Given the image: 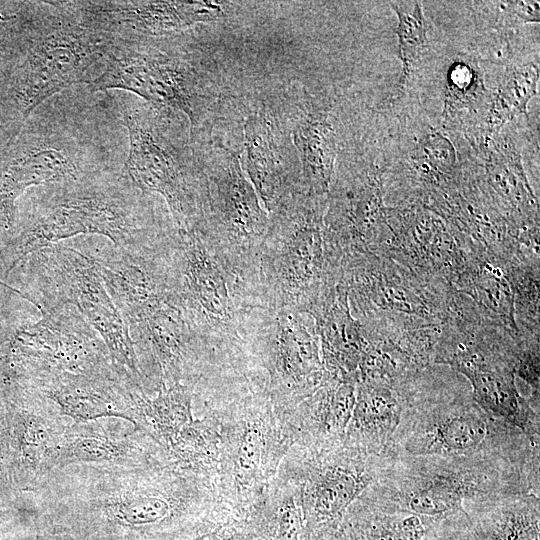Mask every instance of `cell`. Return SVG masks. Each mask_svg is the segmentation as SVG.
Instances as JSON below:
<instances>
[{"label": "cell", "mask_w": 540, "mask_h": 540, "mask_svg": "<svg viewBox=\"0 0 540 540\" xmlns=\"http://www.w3.org/2000/svg\"><path fill=\"white\" fill-rule=\"evenodd\" d=\"M32 495L57 527L113 540L164 538L220 500L215 478L163 461L135 467L70 465L53 471Z\"/></svg>", "instance_id": "cell-1"}, {"label": "cell", "mask_w": 540, "mask_h": 540, "mask_svg": "<svg viewBox=\"0 0 540 540\" xmlns=\"http://www.w3.org/2000/svg\"><path fill=\"white\" fill-rule=\"evenodd\" d=\"M402 391L401 420L385 455L487 457L539 469V442L483 409L451 368L429 365Z\"/></svg>", "instance_id": "cell-2"}, {"label": "cell", "mask_w": 540, "mask_h": 540, "mask_svg": "<svg viewBox=\"0 0 540 540\" xmlns=\"http://www.w3.org/2000/svg\"><path fill=\"white\" fill-rule=\"evenodd\" d=\"M44 188L28 224L4 250L7 273L29 253L69 237L103 235L126 249L155 244L172 230L156 219L151 195L121 169Z\"/></svg>", "instance_id": "cell-3"}, {"label": "cell", "mask_w": 540, "mask_h": 540, "mask_svg": "<svg viewBox=\"0 0 540 540\" xmlns=\"http://www.w3.org/2000/svg\"><path fill=\"white\" fill-rule=\"evenodd\" d=\"M539 469L487 457L387 456L357 499L389 512L443 519L467 504L539 495Z\"/></svg>", "instance_id": "cell-4"}, {"label": "cell", "mask_w": 540, "mask_h": 540, "mask_svg": "<svg viewBox=\"0 0 540 540\" xmlns=\"http://www.w3.org/2000/svg\"><path fill=\"white\" fill-rule=\"evenodd\" d=\"M19 19V61L10 92L22 120L53 96L96 79L114 36L88 18L76 1L28 2Z\"/></svg>", "instance_id": "cell-5"}, {"label": "cell", "mask_w": 540, "mask_h": 540, "mask_svg": "<svg viewBox=\"0 0 540 540\" xmlns=\"http://www.w3.org/2000/svg\"><path fill=\"white\" fill-rule=\"evenodd\" d=\"M199 399L202 414H212L219 426V499L246 517L275 478L293 441L273 407L262 377L224 387Z\"/></svg>", "instance_id": "cell-6"}, {"label": "cell", "mask_w": 540, "mask_h": 540, "mask_svg": "<svg viewBox=\"0 0 540 540\" xmlns=\"http://www.w3.org/2000/svg\"><path fill=\"white\" fill-rule=\"evenodd\" d=\"M327 196L297 190L270 213L258 260L262 309L308 310L338 284L340 260L326 242Z\"/></svg>", "instance_id": "cell-7"}, {"label": "cell", "mask_w": 540, "mask_h": 540, "mask_svg": "<svg viewBox=\"0 0 540 540\" xmlns=\"http://www.w3.org/2000/svg\"><path fill=\"white\" fill-rule=\"evenodd\" d=\"M109 97L127 129L122 173L143 193L165 199L177 229L196 228L203 216L205 179L184 141L178 113L125 94Z\"/></svg>", "instance_id": "cell-8"}, {"label": "cell", "mask_w": 540, "mask_h": 540, "mask_svg": "<svg viewBox=\"0 0 540 540\" xmlns=\"http://www.w3.org/2000/svg\"><path fill=\"white\" fill-rule=\"evenodd\" d=\"M168 252L175 295L217 369L228 371L245 364L244 330L252 311L235 279L195 228H175Z\"/></svg>", "instance_id": "cell-9"}, {"label": "cell", "mask_w": 540, "mask_h": 540, "mask_svg": "<svg viewBox=\"0 0 540 540\" xmlns=\"http://www.w3.org/2000/svg\"><path fill=\"white\" fill-rule=\"evenodd\" d=\"M176 44L168 36L115 37L101 73L86 88L92 93L128 91L157 108L182 112L193 134L210 95L193 58Z\"/></svg>", "instance_id": "cell-10"}, {"label": "cell", "mask_w": 540, "mask_h": 540, "mask_svg": "<svg viewBox=\"0 0 540 540\" xmlns=\"http://www.w3.org/2000/svg\"><path fill=\"white\" fill-rule=\"evenodd\" d=\"M39 309L42 318L18 331L0 353L6 390L26 389L59 375H96L115 368L101 337L73 306L53 303Z\"/></svg>", "instance_id": "cell-11"}, {"label": "cell", "mask_w": 540, "mask_h": 540, "mask_svg": "<svg viewBox=\"0 0 540 540\" xmlns=\"http://www.w3.org/2000/svg\"><path fill=\"white\" fill-rule=\"evenodd\" d=\"M202 169L205 204L195 229L237 281L255 288L269 214L235 154L226 153Z\"/></svg>", "instance_id": "cell-12"}, {"label": "cell", "mask_w": 540, "mask_h": 540, "mask_svg": "<svg viewBox=\"0 0 540 540\" xmlns=\"http://www.w3.org/2000/svg\"><path fill=\"white\" fill-rule=\"evenodd\" d=\"M254 311L256 322L249 314L245 325V348L264 374L267 393L282 421L328 377L319 337L309 314L289 309Z\"/></svg>", "instance_id": "cell-13"}, {"label": "cell", "mask_w": 540, "mask_h": 540, "mask_svg": "<svg viewBox=\"0 0 540 540\" xmlns=\"http://www.w3.org/2000/svg\"><path fill=\"white\" fill-rule=\"evenodd\" d=\"M35 253L43 305L73 306L101 337L113 363L150 395L129 328L109 295L93 256L57 243Z\"/></svg>", "instance_id": "cell-14"}, {"label": "cell", "mask_w": 540, "mask_h": 540, "mask_svg": "<svg viewBox=\"0 0 540 540\" xmlns=\"http://www.w3.org/2000/svg\"><path fill=\"white\" fill-rule=\"evenodd\" d=\"M384 455H369L345 447L315 451L292 445L276 477L295 492L304 530L311 533L336 527L346 510L376 479Z\"/></svg>", "instance_id": "cell-15"}, {"label": "cell", "mask_w": 540, "mask_h": 540, "mask_svg": "<svg viewBox=\"0 0 540 540\" xmlns=\"http://www.w3.org/2000/svg\"><path fill=\"white\" fill-rule=\"evenodd\" d=\"M338 284L356 319L386 313L443 323L454 290L453 285L425 279L370 251L343 255Z\"/></svg>", "instance_id": "cell-16"}, {"label": "cell", "mask_w": 540, "mask_h": 540, "mask_svg": "<svg viewBox=\"0 0 540 540\" xmlns=\"http://www.w3.org/2000/svg\"><path fill=\"white\" fill-rule=\"evenodd\" d=\"M436 282L453 285L469 252L449 225L422 204L386 207V226L375 252Z\"/></svg>", "instance_id": "cell-17"}, {"label": "cell", "mask_w": 540, "mask_h": 540, "mask_svg": "<svg viewBox=\"0 0 540 540\" xmlns=\"http://www.w3.org/2000/svg\"><path fill=\"white\" fill-rule=\"evenodd\" d=\"M373 162L339 168L327 195V244L342 259L351 252H375L386 226L384 174Z\"/></svg>", "instance_id": "cell-18"}, {"label": "cell", "mask_w": 540, "mask_h": 540, "mask_svg": "<svg viewBox=\"0 0 540 540\" xmlns=\"http://www.w3.org/2000/svg\"><path fill=\"white\" fill-rule=\"evenodd\" d=\"M472 138L479 168L468 170L476 185L505 219L516 242L539 239L538 200L514 143L497 130H482Z\"/></svg>", "instance_id": "cell-19"}, {"label": "cell", "mask_w": 540, "mask_h": 540, "mask_svg": "<svg viewBox=\"0 0 540 540\" xmlns=\"http://www.w3.org/2000/svg\"><path fill=\"white\" fill-rule=\"evenodd\" d=\"M11 433L12 476L19 494H34L54 471V458L71 420L26 390L2 393Z\"/></svg>", "instance_id": "cell-20"}, {"label": "cell", "mask_w": 540, "mask_h": 540, "mask_svg": "<svg viewBox=\"0 0 540 540\" xmlns=\"http://www.w3.org/2000/svg\"><path fill=\"white\" fill-rule=\"evenodd\" d=\"M135 387L141 388L125 370L116 366L96 375H59L23 390L38 395L56 413L75 423L114 417L132 424Z\"/></svg>", "instance_id": "cell-21"}, {"label": "cell", "mask_w": 540, "mask_h": 540, "mask_svg": "<svg viewBox=\"0 0 540 540\" xmlns=\"http://www.w3.org/2000/svg\"><path fill=\"white\" fill-rule=\"evenodd\" d=\"M82 12L117 36L175 35L220 11L209 1H76Z\"/></svg>", "instance_id": "cell-22"}, {"label": "cell", "mask_w": 540, "mask_h": 540, "mask_svg": "<svg viewBox=\"0 0 540 540\" xmlns=\"http://www.w3.org/2000/svg\"><path fill=\"white\" fill-rule=\"evenodd\" d=\"M169 462L147 435L133 429L125 434L108 431L98 420L66 427L54 458V471L76 464L135 467ZM170 463V462H169Z\"/></svg>", "instance_id": "cell-23"}, {"label": "cell", "mask_w": 540, "mask_h": 540, "mask_svg": "<svg viewBox=\"0 0 540 540\" xmlns=\"http://www.w3.org/2000/svg\"><path fill=\"white\" fill-rule=\"evenodd\" d=\"M356 385L357 381L328 374L325 382L282 420L293 445L315 451L341 446L355 403Z\"/></svg>", "instance_id": "cell-24"}, {"label": "cell", "mask_w": 540, "mask_h": 540, "mask_svg": "<svg viewBox=\"0 0 540 540\" xmlns=\"http://www.w3.org/2000/svg\"><path fill=\"white\" fill-rule=\"evenodd\" d=\"M306 314L315 323L325 371L358 382L365 338L360 321L352 316L346 291L337 284Z\"/></svg>", "instance_id": "cell-25"}, {"label": "cell", "mask_w": 540, "mask_h": 540, "mask_svg": "<svg viewBox=\"0 0 540 540\" xmlns=\"http://www.w3.org/2000/svg\"><path fill=\"white\" fill-rule=\"evenodd\" d=\"M244 131V173L270 213L285 197L302 190L301 177L284 157L277 129L270 118L250 117Z\"/></svg>", "instance_id": "cell-26"}, {"label": "cell", "mask_w": 540, "mask_h": 540, "mask_svg": "<svg viewBox=\"0 0 540 540\" xmlns=\"http://www.w3.org/2000/svg\"><path fill=\"white\" fill-rule=\"evenodd\" d=\"M403 408L402 384L358 381L343 445L369 455H385Z\"/></svg>", "instance_id": "cell-27"}, {"label": "cell", "mask_w": 540, "mask_h": 540, "mask_svg": "<svg viewBox=\"0 0 540 540\" xmlns=\"http://www.w3.org/2000/svg\"><path fill=\"white\" fill-rule=\"evenodd\" d=\"M472 540H540V499L526 493L465 505Z\"/></svg>", "instance_id": "cell-28"}, {"label": "cell", "mask_w": 540, "mask_h": 540, "mask_svg": "<svg viewBox=\"0 0 540 540\" xmlns=\"http://www.w3.org/2000/svg\"><path fill=\"white\" fill-rule=\"evenodd\" d=\"M510 259L489 252L470 254L466 267L453 287L518 339L514 294L509 276Z\"/></svg>", "instance_id": "cell-29"}, {"label": "cell", "mask_w": 540, "mask_h": 540, "mask_svg": "<svg viewBox=\"0 0 540 540\" xmlns=\"http://www.w3.org/2000/svg\"><path fill=\"white\" fill-rule=\"evenodd\" d=\"M294 144L301 163V189L311 195L327 196L334 177L337 139L326 112L310 108L293 127Z\"/></svg>", "instance_id": "cell-30"}, {"label": "cell", "mask_w": 540, "mask_h": 540, "mask_svg": "<svg viewBox=\"0 0 540 540\" xmlns=\"http://www.w3.org/2000/svg\"><path fill=\"white\" fill-rule=\"evenodd\" d=\"M251 540H300L304 520L294 490L275 476L246 515Z\"/></svg>", "instance_id": "cell-31"}, {"label": "cell", "mask_w": 540, "mask_h": 540, "mask_svg": "<svg viewBox=\"0 0 540 540\" xmlns=\"http://www.w3.org/2000/svg\"><path fill=\"white\" fill-rule=\"evenodd\" d=\"M437 521L410 513L385 511L356 499L346 510L339 528L345 540H422Z\"/></svg>", "instance_id": "cell-32"}, {"label": "cell", "mask_w": 540, "mask_h": 540, "mask_svg": "<svg viewBox=\"0 0 540 540\" xmlns=\"http://www.w3.org/2000/svg\"><path fill=\"white\" fill-rule=\"evenodd\" d=\"M492 92L484 85L483 76L475 60L464 56L455 60L447 71L443 118L453 122L458 115L480 112L484 122Z\"/></svg>", "instance_id": "cell-33"}, {"label": "cell", "mask_w": 540, "mask_h": 540, "mask_svg": "<svg viewBox=\"0 0 540 540\" xmlns=\"http://www.w3.org/2000/svg\"><path fill=\"white\" fill-rule=\"evenodd\" d=\"M538 81V62L508 67L499 86L492 92L485 130H498L514 117L526 115L527 104L536 94Z\"/></svg>", "instance_id": "cell-34"}, {"label": "cell", "mask_w": 540, "mask_h": 540, "mask_svg": "<svg viewBox=\"0 0 540 540\" xmlns=\"http://www.w3.org/2000/svg\"><path fill=\"white\" fill-rule=\"evenodd\" d=\"M398 24L395 29L400 48L402 73L399 90L404 89L429 48L427 24L419 1H392Z\"/></svg>", "instance_id": "cell-35"}, {"label": "cell", "mask_w": 540, "mask_h": 540, "mask_svg": "<svg viewBox=\"0 0 540 540\" xmlns=\"http://www.w3.org/2000/svg\"><path fill=\"white\" fill-rule=\"evenodd\" d=\"M509 276L518 334L539 335V260L512 257Z\"/></svg>", "instance_id": "cell-36"}, {"label": "cell", "mask_w": 540, "mask_h": 540, "mask_svg": "<svg viewBox=\"0 0 540 540\" xmlns=\"http://www.w3.org/2000/svg\"><path fill=\"white\" fill-rule=\"evenodd\" d=\"M19 496L12 476L11 433L4 396L0 392V509H6Z\"/></svg>", "instance_id": "cell-37"}, {"label": "cell", "mask_w": 540, "mask_h": 540, "mask_svg": "<svg viewBox=\"0 0 540 540\" xmlns=\"http://www.w3.org/2000/svg\"><path fill=\"white\" fill-rule=\"evenodd\" d=\"M422 540H472L466 512L438 520Z\"/></svg>", "instance_id": "cell-38"}, {"label": "cell", "mask_w": 540, "mask_h": 540, "mask_svg": "<svg viewBox=\"0 0 540 540\" xmlns=\"http://www.w3.org/2000/svg\"><path fill=\"white\" fill-rule=\"evenodd\" d=\"M501 7L519 20L526 23H538L540 11L538 1H504Z\"/></svg>", "instance_id": "cell-39"}, {"label": "cell", "mask_w": 540, "mask_h": 540, "mask_svg": "<svg viewBox=\"0 0 540 540\" xmlns=\"http://www.w3.org/2000/svg\"><path fill=\"white\" fill-rule=\"evenodd\" d=\"M37 540H113L83 530L60 528L54 533H48Z\"/></svg>", "instance_id": "cell-40"}, {"label": "cell", "mask_w": 540, "mask_h": 540, "mask_svg": "<svg viewBox=\"0 0 540 540\" xmlns=\"http://www.w3.org/2000/svg\"><path fill=\"white\" fill-rule=\"evenodd\" d=\"M12 515V509L6 508V509H0V525L7 521L10 516Z\"/></svg>", "instance_id": "cell-41"}]
</instances>
